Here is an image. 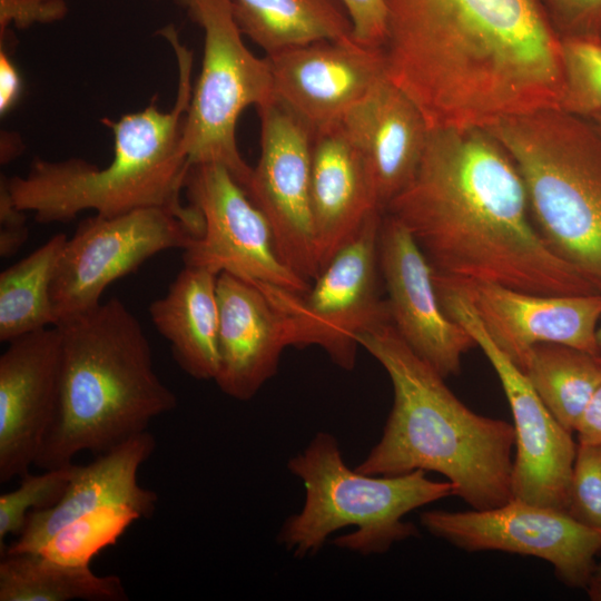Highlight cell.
Wrapping results in <instances>:
<instances>
[{"label":"cell","instance_id":"cell-1","mask_svg":"<svg viewBox=\"0 0 601 601\" xmlns=\"http://www.w3.org/2000/svg\"><path fill=\"white\" fill-rule=\"evenodd\" d=\"M387 78L430 129L559 109L562 41L540 0H384Z\"/></svg>","mask_w":601,"mask_h":601},{"label":"cell","instance_id":"cell-2","mask_svg":"<svg viewBox=\"0 0 601 601\" xmlns=\"http://www.w3.org/2000/svg\"><path fill=\"white\" fill-rule=\"evenodd\" d=\"M384 213L450 280L544 295L601 293L542 238L514 160L486 128L430 129L415 176Z\"/></svg>","mask_w":601,"mask_h":601},{"label":"cell","instance_id":"cell-3","mask_svg":"<svg viewBox=\"0 0 601 601\" xmlns=\"http://www.w3.org/2000/svg\"><path fill=\"white\" fill-rule=\"evenodd\" d=\"M358 344L386 371L394 402L380 442L356 470L370 475L436 472L476 510L513 499V425L463 404L391 322L363 333Z\"/></svg>","mask_w":601,"mask_h":601},{"label":"cell","instance_id":"cell-4","mask_svg":"<svg viewBox=\"0 0 601 601\" xmlns=\"http://www.w3.org/2000/svg\"><path fill=\"white\" fill-rule=\"evenodd\" d=\"M177 61L178 88L174 106L160 110L157 97L142 110L118 119L102 118L111 131L114 156L102 168L81 158H35L24 176L8 178L14 205L33 211L38 223H66L83 210L117 216L140 208H164L176 214L198 236L204 221L185 205L181 194L190 166L184 149V127L193 92V52L180 42L173 24L158 31Z\"/></svg>","mask_w":601,"mask_h":601},{"label":"cell","instance_id":"cell-5","mask_svg":"<svg viewBox=\"0 0 601 601\" xmlns=\"http://www.w3.org/2000/svg\"><path fill=\"white\" fill-rule=\"evenodd\" d=\"M61 334L58 412L35 465L72 464L82 451L102 454L148 431L177 406L154 370L149 341L117 299L56 325Z\"/></svg>","mask_w":601,"mask_h":601},{"label":"cell","instance_id":"cell-6","mask_svg":"<svg viewBox=\"0 0 601 601\" xmlns=\"http://www.w3.org/2000/svg\"><path fill=\"white\" fill-rule=\"evenodd\" d=\"M486 129L514 160L542 238L601 287V131L554 108Z\"/></svg>","mask_w":601,"mask_h":601},{"label":"cell","instance_id":"cell-7","mask_svg":"<svg viewBox=\"0 0 601 601\" xmlns=\"http://www.w3.org/2000/svg\"><path fill=\"white\" fill-rule=\"evenodd\" d=\"M288 469L303 481L305 502L285 521L278 540L296 558L315 554L332 533L347 526L355 531L334 540L337 546L363 555L385 553L418 534L403 520L407 513L456 495L453 483L433 481L422 470L397 475L351 470L337 440L326 432L293 456Z\"/></svg>","mask_w":601,"mask_h":601},{"label":"cell","instance_id":"cell-8","mask_svg":"<svg viewBox=\"0 0 601 601\" xmlns=\"http://www.w3.org/2000/svg\"><path fill=\"white\" fill-rule=\"evenodd\" d=\"M178 1L204 30L201 70L186 115L184 149L190 165H223L246 190L253 168L239 152L237 122L247 107L276 100L268 60L246 47L231 0Z\"/></svg>","mask_w":601,"mask_h":601},{"label":"cell","instance_id":"cell-9","mask_svg":"<svg viewBox=\"0 0 601 601\" xmlns=\"http://www.w3.org/2000/svg\"><path fill=\"white\" fill-rule=\"evenodd\" d=\"M383 214H373L305 292L254 283L282 316L288 346H318L334 364L351 371L358 337L391 322L387 300L380 292Z\"/></svg>","mask_w":601,"mask_h":601},{"label":"cell","instance_id":"cell-10","mask_svg":"<svg viewBox=\"0 0 601 601\" xmlns=\"http://www.w3.org/2000/svg\"><path fill=\"white\" fill-rule=\"evenodd\" d=\"M197 237L176 214L157 207L83 219L56 266L50 289L55 326L99 305L110 284L148 258L171 248L184 250Z\"/></svg>","mask_w":601,"mask_h":601},{"label":"cell","instance_id":"cell-11","mask_svg":"<svg viewBox=\"0 0 601 601\" xmlns=\"http://www.w3.org/2000/svg\"><path fill=\"white\" fill-rule=\"evenodd\" d=\"M442 308L473 337L494 368L513 416V497L566 512L577 445L539 397L525 374L493 342L465 295L435 282Z\"/></svg>","mask_w":601,"mask_h":601},{"label":"cell","instance_id":"cell-12","mask_svg":"<svg viewBox=\"0 0 601 601\" xmlns=\"http://www.w3.org/2000/svg\"><path fill=\"white\" fill-rule=\"evenodd\" d=\"M184 191L204 221L203 234L183 250L185 265L294 292L309 287L284 263L268 220L226 167L190 165Z\"/></svg>","mask_w":601,"mask_h":601},{"label":"cell","instance_id":"cell-13","mask_svg":"<svg viewBox=\"0 0 601 601\" xmlns=\"http://www.w3.org/2000/svg\"><path fill=\"white\" fill-rule=\"evenodd\" d=\"M421 523L432 535L467 552L501 551L542 559L569 588H587L601 550L600 531L565 511L516 497L491 509L426 511Z\"/></svg>","mask_w":601,"mask_h":601},{"label":"cell","instance_id":"cell-14","mask_svg":"<svg viewBox=\"0 0 601 601\" xmlns=\"http://www.w3.org/2000/svg\"><path fill=\"white\" fill-rule=\"evenodd\" d=\"M257 111L260 152L246 193L268 220L284 263L309 283L321 272L311 206L314 132L277 100Z\"/></svg>","mask_w":601,"mask_h":601},{"label":"cell","instance_id":"cell-15","mask_svg":"<svg viewBox=\"0 0 601 601\" xmlns=\"http://www.w3.org/2000/svg\"><path fill=\"white\" fill-rule=\"evenodd\" d=\"M378 262L396 332L444 378L457 375L462 356L476 344L442 308L433 268L412 234L386 213L380 227Z\"/></svg>","mask_w":601,"mask_h":601},{"label":"cell","instance_id":"cell-16","mask_svg":"<svg viewBox=\"0 0 601 601\" xmlns=\"http://www.w3.org/2000/svg\"><path fill=\"white\" fill-rule=\"evenodd\" d=\"M275 99L313 132L337 126L386 75L383 49L322 40L266 55Z\"/></svg>","mask_w":601,"mask_h":601},{"label":"cell","instance_id":"cell-17","mask_svg":"<svg viewBox=\"0 0 601 601\" xmlns=\"http://www.w3.org/2000/svg\"><path fill=\"white\" fill-rule=\"evenodd\" d=\"M60 370L57 326L14 338L1 354V483L22 476L35 465L58 412Z\"/></svg>","mask_w":601,"mask_h":601},{"label":"cell","instance_id":"cell-18","mask_svg":"<svg viewBox=\"0 0 601 601\" xmlns=\"http://www.w3.org/2000/svg\"><path fill=\"white\" fill-rule=\"evenodd\" d=\"M434 275L465 295L490 337L519 368L539 344H561L600 355L601 293L544 295Z\"/></svg>","mask_w":601,"mask_h":601},{"label":"cell","instance_id":"cell-19","mask_svg":"<svg viewBox=\"0 0 601 601\" xmlns=\"http://www.w3.org/2000/svg\"><path fill=\"white\" fill-rule=\"evenodd\" d=\"M155 447V436L146 431L96 455L87 465H76L61 499L50 508L31 511L1 555L38 552L60 529L102 508H126L150 518L158 496L138 483V471Z\"/></svg>","mask_w":601,"mask_h":601},{"label":"cell","instance_id":"cell-20","mask_svg":"<svg viewBox=\"0 0 601 601\" xmlns=\"http://www.w3.org/2000/svg\"><path fill=\"white\" fill-rule=\"evenodd\" d=\"M341 125L362 157L376 201L385 211L417 171L430 131L424 115L385 76Z\"/></svg>","mask_w":601,"mask_h":601},{"label":"cell","instance_id":"cell-21","mask_svg":"<svg viewBox=\"0 0 601 601\" xmlns=\"http://www.w3.org/2000/svg\"><path fill=\"white\" fill-rule=\"evenodd\" d=\"M218 371L215 383L237 400L253 398L276 373L288 347L282 316L254 283L217 276Z\"/></svg>","mask_w":601,"mask_h":601},{"label":"cell","instance_id":"cell-22","mask_svg":"<svg viewBox=\"0 0 601 601\" xmlns=\"http://www.w3.org/2000/svg\"><path fill=\"white\" fill-rule=\"evenodd\" d=\"M311 206L321 272L373 214L383 211L341 124L313 135Z\"/></svg>","mask_w":601,"mask_h":601},{"label":"cell","instance_id":"cell-23","mask_svg":"<svg viewBox=\"0 0 601 601\" xmlns=\"http://www.w3.org/2000/svg\"><path fill=\"white\" fill-rule=\"evenodd\" d=\"M217 276L185 265L166 295L149 306L151 322L169 342L173 357L196 380H215L218 371Z\"/></svg>","mask_w":601,"mask_h":601},{"label":"cell","instance_id":"cell-24","mask_svg":"<svg viewBox=\"0 0 601 601\" xmlns=\"http://www.w3.org/2000/svg\"><path fill=\"white\" fill-rule=\"evenodd\" d=\"M231 8L242 33L266 55L354 39L348 16L333 0H231Z\"/></svg>","mask_w":601,"mask_h":601},{"label":"cell","instance_id":"cell-25","mask_svg":"<svg viewBox=\"0 0 601 601\" xmlns=\"http://www.w3.org/2000/svg\"><path fill=\"white\" fill-rule=\"evenodd\" d=\"M126 601L118 575L96 574L38 552L4 554L0 561V601Z\"/></svg>","mask_w":601,"mask_h":601},{"label":"cell","instance_id":"cell-26","mask_svg":"<svg viewBox=\"0 0 601 601\" xmlns=\"http://www.w3.org/2000/svg\"><path fill=\"white\" fill-rule=\"evenodd\" d=\"M520 370L551 414L573 433L601 385V355L561 344H539Z\"/></svg>","mask_w":601,"mask_h":601},{"label":"cell","instance_id":"cell-27","mask_svg":"<svg viewBox=\"0 0 601 601\" xmlns=\"http://www.w3.org/2000/svg\"><path fill=\"white\" fill-rule=\"evenodd\" d=\"M52 236L0 274V341H10L55 326L51 283L65 243Z\"/></svg>","mask_w":601,"mask_h":601},{"label":"cell","instance_id":"cell-28","mask_svg":"<svg viewBox=\"0 0 601 601\" xmlns=\"http://www.w3.org/2000/svg\"><path fill=\"white\" fill-rule=\"evenodd\" d=\"M141 516L126 508H102L60 529L38 553L73 565H89L105 548L115 544Z\"/></svg>","mask_w":601,"mask_h":601},{"label":"cell","instance_id":"cell-29","mask_svg":"<svg viewBox=\"0 0 601 601\" xmlns=\"http://www.w3.org/2000/svg\"><path fill=\"white\" fill-rule=\"evenodd\" d=\"M564 87L559 109L590 118L601 112V42L562 41Z\"/></svg>","mask_w":601,"mask_h":601},{"label":"cell","instance_id":"cell-30","mask_svg":"<svg viewBox=\"0 0 601 601\" xmlns=\"http://www.w3.org/2000/svg\"><path fill=\"white\" fill-rule=\"evenodd\" d=\"M76 464L46 470L41 474L30 472L20 476L19 485L0 495V551L3 552L8 535H19L28 514L38 509L50 508L63 495Z\"/></svg>","mask_w":601,"mask_h":601},{"label":"cell","instance_id":"cell-31","mask_svg":"<svg viewBox=\"0 0 601 601\" xmlns=\"http://www.w3.org/2000/svg\"><path fill=\"white\" fill-rule=\"evenodd\" d=\"M566 512L601 532V445H577Z\"/></svg>","mask_w":601,"mask_h":601},{"label":"cell","instance_id":"cell-32","mask_svg":"<svg viewBox=\"0 0 601 601\" xmlns=\"http://www.w3.org/2000/svg\"><path fill=\"white\" fill-rule=\"evenodd\" d=\"M561 41L601 42V0H540Z\"/></svg>","mask_w":601,"mask_h":601},{"label":"cell","instance_id":"cell-33","mask_svg":"<svg viewBox=\"0 0 601 601\" xmlns=\"http://www.w3.org/2000/svg\"><path fill=\"white\" fill-rule=\"evenodd\" d=\"M352 23L354 39L363 46L383 49L387 33L384 0H341Z\"/></svg>","mask_w":601,"mask_h":601},{"label":"cell","instance_id":"cell-34","mask_svg":"<svg viewBox=\"0 0 601 601\" xmlns=\"http://www.w3.org/2000/svg\"><path fill=\"white\" fill-rule=\"evenodd\" d=\"M68 13L65 0H0V33L10 24L26 29L36 23H52Z\"/></svg>","mask_w":601,"mask_h":601},{"label":"cell","instance_id":"cell-35","mask_svg":"<svg viewBox=\"0 0 601 601\" xmlns=\"http://www.w3.org/2000/svg\"><path fill=\"white\" fill-rule=\"evenodd\" d=\"M0 256H13L28 239L24 211L18 208L9 193L7 177L0 181Z\"/></svg>","mask_w":601,"mask_h":601},{"label":"cell","instance_id":"cell-36","mask_svg":"<svg viewBox=\"0 0 601 601\" xmlns=\"http://www.w3.org/2000/svg\"><path fill=\"white\" fill-rule=\"evenodd\" d=\"M21 77L6 50L0 51V114L6 115L21 95Z\"/></svg>","mask_w":601,"mask_h":601},{"label":"cell","instance_id":"cell-37","mask_svg":"<svg viewBox=\"0 0 601 601\" xmlns=\"http://www.w3.org/2000/svg\"><path fill=\"white\" fill-rule=\"evenodd\" d=\"M574 432L580 444L601 445V385L584 408Z\"/></svg>","mask_w":601,"mask_h":601},{"label":"cell","instance_id":"cell-38","mask_svg":"<svg viewBox=\"0 0 601 601\" xmlns=\"http://www.w3.org/2000/svg\"><path fill=\"white\" fill-rule=\"evenodd\" d=\"M585 590L592 601H601V564L595 565Z\"/></svg>","mask_w":601,"mask_h":601},{"label":"cell","instance_id":"cell-39","mask_svg":"<svg viewBox=\"0 0 601 601\" xmlns=\"http://www.w3.org/2000/svg\"><path fill=\"white\" fill-rule=\"evenodd\" d=\"M589 119L597 126V128L601 131V112L592 115Z\"/></svg>","mask_w":601,"mask_h":601},{"label":"cell","instance_id":"cell-40","mask_svg":"<svg viewBox=\"0 0 601 601\" xmlns=\"http://www.w3.org/2000/svg\"><path fill=\"white\" fill-rule=\"evenodd\" d=\"M597 345L601 355V322L599 323L597 328Z\"/></svg>","mask_w":601,"mask_h":601},{"label":"cell","instance_id":"cell-41","mask_svg":"<svg viewBox=\"0 0 601 601\" xmlns=\"http://www.w3.org/2000/svg\"><path fill=\"white\" fill-rule=\"evenodd\" d=\"M154 1H157V0H154Z\"/></svg>","mask_w":601,"mask_h":601}]
</instances>
